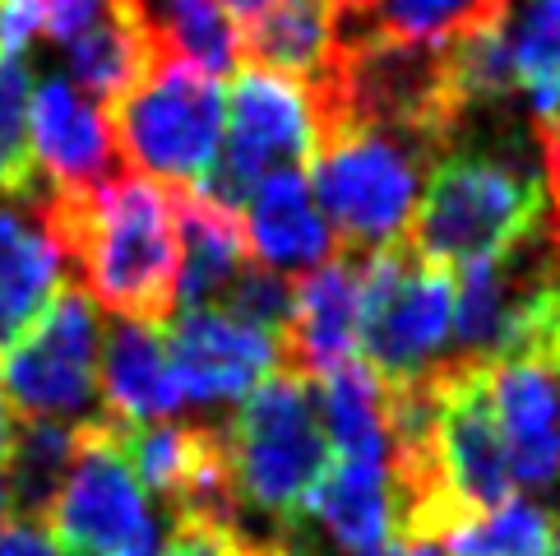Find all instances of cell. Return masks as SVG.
Here are the masks:
<instances>
[{
	"label": "cell",
	"instance_id": "8",
	"mask_svg": "<svg viewBox=\"0 0 560 556\" xmlns=\"http://www.w3.org/2000/svg\"><path fill=\"white\" fill-rule=\"evenodd\" d=\"M0 394L24 422H97V315L74 283L56 292L51 311L24 344L0 357Z\"/></svg>",
	"mask_w": 560,
	"mask_h": 556
},
{
	"label": "cell",
	"instance_id": "25",
	"mask_svg": "<svg viewBox=\"0 0 560 556\" xmlns=\"http://www.w3.org/2000/svg\"><path fill=\"white\" fill-rule=\"evenodd\" d=\"M0 195L33 209L47 200L28 149V70L19 56H0Z\"/></svg>",
	"mask_w": 560,
	"mask_h": 556
},
{
	"label": "cell",
	"instance_id": "3",
	"mask_svg": "<svg viewBox=\"0 0 560 556\" xmlns=\"http://www.w3.org/2000/svg\"><path fill=\"white\" fill-rule=\"evenodd\" d=\"M242 510H259L273 533L292 529L329 468V436L311 381L273 371L223 427Z\"/></svg>",
	"mask_w": 560,
	"mask_h": 556
},
{
	"label": "cell",
	"instance_id": "24",
	"mask_svg": "<svg viewBox=\"0 0 560 556\" xmlns=\"http://www.w3.org/2000/svg\"><path fill=\"white\" fill-rule=\"evenodd\" d=\"M551 514L537 501H500L445 533L450 556H547L551 552Z\"/></svg>",
	"mask_w": 560,
	"mask_h": 556
},
{
	"label": "cell",
	"instance_id": "19",
	"mask_svg": "<svg viewBox=\"0 0 560 556\" xmlns=\"http://www.w3.org/2000/svg\"><path fill=\"white\" fill-rule=\"evenodd\" d=\"M302 520H315L325 538L343 556H375L394 538V501H389V468L338 460L306 496Z\"/></svg>",
	"mask_w": 560,
	"mask_h": 556
},
{
	"label": "cell",
	"instance_id": "1",
	"mask_svg": "<svg viewBox=\"0 0 560 556\" xmlns=\"http://www.w3.org/2000/svg\"><path fill=\"white\" fill-rule=\"evenodd\" d=\"M37 213L89 302L139 325L176 311L182 251L167 186L139 172H112L97 190H47Z\"/></svg>",
	"mask_w": 560,
	"mask_h": 556
},
{
	"label": "cell",
	"instance_id": "5",
	"mask_svg": "<svg viewBox=\"0 0 560 556\" xmlns=\"http://www.w3.org/2000/svg\"><path fill=\"white\" fill-rule=\"evenodd\" d=\"M311 167V195L329 232L348 246V255H375L404 242L417 190L431 176L435 158L404 135L348 126L319 139Z\"/></svg>",
	"mask_w": 560,
	"mask_h": 556
},
{
	"label": "cell",
	"instance_id": "15",
	"mask_svg": "<svg viewBox=\"0 0 560 556\" xmlns=\"http://www.w3.org/2000/svg\"><path fill=\"white\" fill-rule=\"evenodd\" d=\"M66 288V255L33 205H0V357L51 311Z\"/></svg>",
	"mask_w": 560,
	"mask_h": 556
},
{
	"label": "cell",
	"instance_id": "29",
	"mask_svg": "<svg viewBox=\"0 0 560 556\" xmlns=\"http://www.w3.org/2000/svg\"><path fill=\"white\" fill-rule=\"evenodd\" d=\"M537 139H542V167H547V182H551V228H547V242L560 255V121L537 126Z\"/></svg>",
	"mask_w": 560,
	"mask_h": 556
},
{
	"label": "cell",
	"instance_id": "13",
	"mask_svg": "<svg viewBox=\"0 0 560 556\" xmlns=\"http://www.w3.org/2000/svg\"><path fill=\"white\" fill-rule=\"evenodd\" d=\"M495 422L505 436L510 483L542 491L560 478V367L551 357L518 352L487 362Z\"/></svg>",
	"mask_w": 560,
	"mask_h": 556
},
{
	"label": "cell",
	"instance_id": "30",
	"mask_svg": "<svg viewBox=\"0 0 560 556\" xmlns=\"http://www.w3.org/2000/svg\"><path fill=\"white\" fill-rule=\"evenodd\" d=\"M269 5H278V0H223V10H228L232 19H242V24H255V19L265 14Z\"/></svg>",
	"mask_w": 560,
	"mask_h": 556
},
{
	"label": "cell",
	"instance_id": "16",
	"mask_svg": "<svg viewBox=\"0 0 560 556\" xmlns=\"http://www.w3.org/2000/svg\"><path fill=\"white\" fill-rule=\"evenodd\" d=\"M236 213H242L246 242L255 246L265 269L311 274L325 260H334V232L302 172H278L269 182H259Z\"/></svg>",
	"mask_w": 560,
	"mask_h": 556
},
{
	"label": "cell",
	"instance_id": "14",
	"mask_svg": "<svg viewBox=\"0 0 560 556\" xmlns=\"http://www.w3.org/2000/svg\"><path fill=\"white\" fill-rule=\"evenodd\" d=\"M357 321H362V255H334L311 269L292 297V321L278 339V371L302 381H319L357 352Z\"/></svg>",
	"mask_w": 560,
	"mask_h": 556
},
{
	"label": "cell",
	"instance_id": "12",
	"mask_svg": "<svg viewBox=\"0 0 560 556\" xmlns=\"http://www.w3.org/2000/svg\"><path fill=\"white\" fill-rule=\"evenodd\" d=\"M28 149L47 190H97L121 172L107 107L61 74H47L28 93Z\"/></svg>",
	"mask_w": 560,
	"mask_h": 556
},
{
	"label": "cell",
	"instance_id": "21",
	"mask_svg": "<svg viewBox=\"0 0 560 556\" xmlns=\"http://www.w3.org/2000/svg\"><path fill=\"white\" fill-rule=\"evenodd\" d=\"M79 445V427L61 422H14L10 454H5V483L19 520H47V510L61 491L70 460Z\"/></svg>",
	"mask_w": 560,
	"mask_h": 556
},
{
	"label": "cell",
	"instance_id": "31",
	"mask_svg": "<svg viewBox=\"0 0 560 556\" xmlns=\"http://www.w3.org/2000/svg\"><path fill=\"white\" fill-rule=\"evenodd\" d=\"M375 556H445L435 543H394V547H380Z\"/></svg>",
	"mask_w": 560,
	"mask_h": 556
},
{
	"label": "cell",
	"instance_id": "22",
	"mask_svg": "<svg viewBox=\"0 0 560 556\" xmlns=\"http://www.w3.org/2000/svg\"><path fill=\"white\" fill-rule=\"evenodd\" d=\"M510 0H366V33L398 43H464L472 33L505 28Z\"/></svg>",
	"mask_w": 560,
	"mask_h": 556
},
{
	"label": "cell",
	"instance_id": "6",
	"mask_svg": "<svg viewBox=\"0 0 560 556\" xmlns=\"http://www.w3.org/2000/svg\"><path fill=\"white\" fill-rule=\"evenodd\" d=\"M454 339V274L394 242L362 255V321L357 348L380 385H408L445 362Z\"/></svg>",
	"mask_w": 560,
	"mask_h": 556
},
{
	"label": "cell",
	"instance_id": "18",
	"mask_svg": "<svg viewBox=\"0 0 560 556\" xmlns=\"http://www.w3.org/2000/svg\"><path fill=\"white\" fill-rule=\"evenodd\" d=\"M103 394H107V417L126 427H149V422H172L182 413V390L172 381L167 367V344L158 325L139 321H116L103 344Z\"/></svg>",
	"mask_w": 560,
	"mask_h": 556
},
{
	"label": "cell",
	"instance_id": "33",
	"mask_svg": "<svg viewBox=\"0 0 560 556\" xmlns=\"http://www.w3.org/2000/svg\"><path fill=\"white\" fill-rule=\"evenodd\" d=\"M10 510H14V501H10V483H5V473H0V529H5Z\"/></svg>",
	"mask_w": 560,
	"mask_h": 556
},
{
	"label": "cell",
	"instance_id": "27",
	"mask_svg": "<svg viewBox=\"0 0 560 556\" xmlns=\"http://www.w3.org/2000/svg\"><path fill=\"white\" fill-rule=\"evenodd\" d=\"M265 538H269V533H255V529H242V524L172 514L158 556H259Z\"/></svg>",
	"mask_w": 560,
	"mask_h": 556
},
{
	"label": "cell",
	"instance_id": "20",
	"mask_svg": "<svg viewBox=\"0 0 560 556\" xmlns=\"http://www.w3.org/2000/svg\"><path fill=\"white\" fill-rule=\"evenodd\" d=\"M319 417H325L329 445H338L343 460H362V464L389 460L385 385H380V375L362 357H348L329 375H319Z\"/></svg>",
	"mask_w": 560,
	"mask_h": 556
},
{
	"label": "cell",
	"instance_id": "23",
	"mask_svg": "<svg viewBox=\"0 0 560 556\" xmlns=\"http://www.w3.org/2000/svg\"><path fill=\"white\" fill-rule=\"evenodd\" d=\"M514 89H524L537 126L560 121V0H528L510 37Z\"/></svg>",
	"mask_w": 560,
	"mask_h": 556
},
{
	"label": "cell",
	"instance_id": "4",
	"mask_svg": "<svg viewBox=\"0 0 560 556\" xmlns=\"http://www.w3.org/2000/svg\"><path fill=\"white\" fill-rule=\"evenodd\" d=\"M223 89L199 66L149 56L135 84L107 107L116 153L158 186L199 190L218 167L223 144Z\"/></svg>",
	"mask_w": 560,
	"mask_h": 556
},
{
	"label": "cell",
	"instance_id": "34",
	"mask_svg": "<svg viewBox=\"0 0 560 556\" xmlns=\"http://www.w3.org/2000/svg\"><path fill=\"white\" fill-rule=\"evenodd\" d=\"M547 556H560V533H556V538H551V552Z\"/></svg>",
	"mask_w": 560,
	"mask_h": 556
},
{
	"label": "cell",
	"instance_id": "7",
	"mask_svg": "<svg viewBox=\"0 0 560 556\" xmlns=\"http://www.w3.org/2000/svg\"><path fill=\"white\" fill-rule=\"evenodd\" d=\"M47 520L74 556H158L163 529L121 454V422L97 417L79 427L70 473Z\"/></svg>",
	"mask_w": 560,
	"mask_h": 556
},
{
	"label": "cell",
	"instance_id": "17",
	"mask_svg": "<svg viewBox=\"0 0 560 556\" xmlns=\"http://www.w3.org/2000/svg\"><path fill=\"white\" fill-rule=\"evenodd\" d=\"M172 218H176V251H182V274H176V302L186 311L209 306L223 297L236 269L246 265V228L242 213L218 205L205 190L167 186Z\"/></svg>",
	"mask_w": 560,
	"mask_h": 556
},
{
	"label": "cell",
	"instance_id": "32",
	"mask_svg": "<svg viewBox=\"0 0 560 556\" xmlns=\"http://www.w3.org/2000/svg\"><path fill=\"white\" fill-rule=\"evenodd\" d=\"M10 436H14V417H10L5 394H0V468H5V454H10Z\"/></svg>",
	"mask_w": 560,
	"mask_h": 556
},
{
	"label": "cell",
	"instance_id": "2",
	"mask_svg": "<svg viewBox=\"0 0 560 556\" xmlns=\"http://www.w3.org/2000/svg\"><path fill=\"white\" fill-rule=\"evenodd\" d=\"M514 139V135H510ZM454 144L427 176L404 242L431 265H482L542 232L547 195L524 144Z\"/></svg>",
	"mask_w": 560,
	"mask_h": 556
},
{
	"label": "cell",
	"instance_id": "9",
	"mask_svg": "<svg viewBox=\"0 0 560 556\" xmlns=\"http://www.w3.org/2000/svg\"><path fill=\"white\" fill-rule=\"evenodd\" d=\"M319 144L315 103L306 84L269 70H242L228 103V153L199 186L218 205L242 209V200L278 172L311 167Z\"/></svg>",
	"mask_w": 560,
	"mask_h": 556
},
{
	"label": "cell",
	"instance_id": "26",
	"mask_svg": "<svg viewBox=\"0 0 560 556\" xmlns=\"http://www.w3.org/2000/svg\"><path fill=\"white\" fill-rule=\"evenodd\" d=\"M292 297H296V283L288 274L265 269V265H242L228 283L218 311H228L232 321H242L250 329H265L273 339H283V329L292 321Z\"/></svg>",
	"mask_w": 560,
	"mask_h": 556
},
{
	"label": "cell",
	"instance_id": "11",
	"mask_svg": "<svg viewBox=\"0 0 560 556\" xmlns=\"http://www.w3.org/2000/svg\"><path fill=\"white\" fill-rule=\"evenodd\" d=\"M163 344L182 404H199V408L242 399L255 385H265L278 371V362H283L273 334L232 321L218 306L182 311L163 334Z\"/></svg>",
	"mask_w": 560,
	"mask_h": 556
},
{
	"label": "cell",
	"instance_id": "10",
	"mask_svg": "<svg viewBox=\"0 0 560 556\" xmlns=\"http://www.w3.org/2000/svg\"><path fill=\"white\" fill-rule=\"evenodd\" d=\"M435 381V454L445 487L458 501V510L482 514L510 501V460H505V436L495 422L487 362H468V357H445L431 367Z\"/></svg>",
	"mask_w": 560,
	"mask_h": 556
},
{
	"label": "cell",
	"instance_id": "28",
	"mask_svg": "<svg viewBox=\"0 0 560 556\" xmlns=\"http://www.w3.org/2000/svg\"><path fill=\"white\" fill-rule=\"evenodd\" d=\"M0 556H61L47 520H10L0 529Z\"/></svg>",
	"mask_w": 560,
	"mask_h": 556
}]
</instances>
